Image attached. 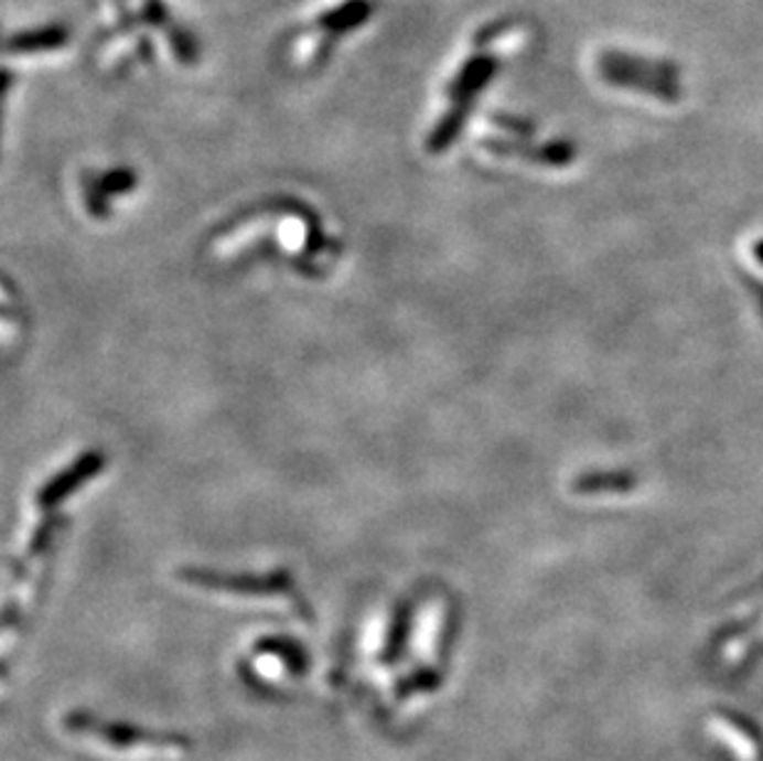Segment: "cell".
<instances>
[{
	"instance_id": "6da1fadb",
	"label": "cell",
	"mask_w": 763,
	"mask_h": 761,
	"mask_svg": "<svg viewBox=\"0 0 763 761\" xmlns=\"http://www.w3.org/2000/svg\"><path fill=\"white\" fill-rule=\"evenodd\" d=\"M62 729L89 752L117 761H181L191 752V742L183 735L107 722L87 712H67Z\"/></svg>"
},
{
	"instance_id": "7a4b0ae2",
	"label": "cell",
	"mask_w": 763,
	"mask_h": 761,
	"mask_svg": "<svg viewBox=\"0 0 763 761\" xmlns=\"http://www.w3.org/2000/svg\"><path fill=\"white\" fill-rule=\"evenodd\" d=\"M183 581L201 586L208 591L237 593V596H284L292 593V583L284 574L272 576H223L211 571H183Z\"/></svg>"
},
{
	"instance_id": "3957f363",
	"label": "cell",
	"mask_w": 763,
	"mask_h": 761,
	"mask_svg": "<svg viewBox=\"0 0 763 761\" xmlns=\"http://www.w3.org/2000/svg\"><path fill=\"white\" fill-rule=\"evenodd\" d=\"M497 69H499V60L494 55H487V53L470 55L448 87V97L452 105H472L480 92L490 85V79L497 75Z\"/></svg>"
},
{
	"instance_id": "277c9868",
	"label": "cell",
	"mask_w": 763,
	"mask_h": 761,
	"mask_svg": "<svg viewBox=\"0 0 763 761\" xmlns=\"http://www.w3.org/2000/svg\"><path fill=\"white\" fill-rule=\"evenodd\" d=\"M601 75L605 82H611V85H615V87L637 89V92H645V95H655V97H663L669 101L679 97L677 79L645 75V72H635V69H627L623 65L605 63V60H601Z\"/></svg>"
},
{
	"instance_id": "5b68a950",
	"label": "cell",
	"mask_w": 763,
	"mask_h": 761,
	"mask_svg": "<svg viewBox=\"0 0 763 761\" xmlns=\"http://www.w3.org/2000/svg\"><path fill=\"white\" fill-rule=\"evenodd\" d=\"M69 43L67 25H43L33 30H20L6 40L8 55H37V53H55Z\"/></svg>"
},
{
	"instance_id": "8992f818",
	"label": "cell",
	"mask_w": 763,
	"mask_h": 761,
	"mask_svg": "<svg viewBox=\"0 0 763 761\" xmlns=\"http://www.w3.org/2000/svg\"><path fill=\"white\" fill-rule=\"evenodd\" d=\"M374 15V3L370 0H344L316 18V28L329 37H342L352 30L361 28Z\"/></svg>"
},
{
	"instance_id": "52a82bcc",
	"label": "cell",
	"mask_w": 763,
	"mask_h": 761,
	"mask_svg": "<svg viewBox=\"0 0 763 761\" xmlns=\"http://www.w3.org/2000/svg\"><path fill=\"white\" fill-rule=\"evenodd\" d=\"M719 722L727 727L731 742L746 754L744 757L746 761H763V739L754 725L746 722L744 717L734 712H721Z\"/></svg>"
},
{
	"instance_id": "ba28073f",
	"label": "cell",
	"mask_w": 763,
	"mask_h": 761,
	"mask_svg": "<svg viewBox=\"0 0 763 761\" xmlns=\"http://www.w3.org/2000/svg\"><path fill=\"white\" fill-rule=\"evenodd\" d=\"M470 107L472 105H452L445 115L440 117L436 129L430 131V137L426 141V149L430 153H442L452 147V141H455L462 133V129H465Z\"/></svg>"
},
{
	"instance_id": "9c48e42d",
	"label": "cell",
	"mask_w": 763,
	"mask_h": 761,
	"mask_svg": "<svg viewBox=\"0 0 763 761\" xmlns=\"http://www.w3.org/2000/svg\"><path fill=\"white\" fill-rule=\"evenodd\" d=\"M601 60L613 65H623L635 72H645V75L665 77V79H677L679 75V67H675V63H667V60H649V57L627 55V53H603Z\"/></svg>"
},
{
	"instance_id": "30bf717a",
	"label": "cell",
	"mask_w": 763,
	"mask_h": 761,
	"mask_svg": "<svg viewBox=\"0 0 763 761\" xmlns=\"http://www.w3.org/2000/svg\"><path fill=\"white\" fill-rule=\"evenodd\" d=\"M169 37L171 53L176 55L183 65H195L201 60V47L195 43V37L185 30L181 23H171L166 30H163Z\"/></svg>"
},
{
	"instance_id": "8fae6325",
	"label": "cell",
	"mask_w": 763,
	"mask_h": 761,
	"mask_svg": "<svg viewBox=\"0 0 763 761\" xmlns=\"http://www.w3.org/2000/svg\"><path fill=\"white\" fill-rule=\"evenodd\" d=\"M97 468H101V462H97V458H92L89 462H79V465L77 468H72L69 470V475L67 478H62V480H57V482H53V485H50L45 492H43V500H45V505H50V502H55V500H60L62 495H65V492L67 490H72V487H75L77 485V482H82V478H87V475H92V472H95Z\"/></svg>"
},
{
	"instance_id": "7c38bea8",
	"label": "cell",
	"mask_w": 763,
	"mask_h": 761,
	"mask_svg": "<svg viewBox=\"0 0 763 761\" xmlns=\"http://www.w3.org/2000/svg\"><path fill=\"white\" fill-rule=\"evenodd\" d=\"M141 20L157 30H166L173 18L163 0H141Z\"/></svg>"
},
{
	"instance_id": "4fadbf2b",
	"label": "cell",
	"mask_w": 763,
	"mask_h": 761,
	"mask_svg": "<svg viewBox=\"0 0 763 761\" xmlns=\"http://www.w3.org/2000/svg\"><path fill=\"white\" fill-rule=\"evenodd\" d=\"M133 186V173L129 169H117V171H109L101 176L97 183H95V189L99 191V195H105V193H123V191H129Z\"/></svg>"
},
{
	"instance_id": "5bb4252c",
	"label": "cell",
	"mask_w": 763,
	"mask_h": 761,
	"mask_svg": "<svg viewBox=\"0 0 763 761\" xmlns=\"http://www.w3.org/2000/svg\"><path fill=\"white\" fill-rule=\"evenodd\" d=\"M514 28V20L512 18H499V20H492V23L487 25H482L477 33H474L472 37V43L477 45V47H487L492 45L494 40L502 37L504 33H509V30Z\"/></svg>"
},
{
	"instance_id": "9a60e30c",
	"label": "cell",
	"mask_w": 763,
	"mask_h": 761,
	"mask_svg": "<svg viewBox=\"0 0 763 761\" xmlns=\"http://www.w3.org/2000/svg\"><path fill=\"white\" fill-rule=\"evenodd\" d=\"M492 121H494V125H497V127H502V129H509V131H514V133H522V137H524V133H531V131H534V125H529L527 119H519V117L497 115V117H492Z\"/></svg>"
},
{
	"instance_id": "2e32d148",
	"label": "cell",
	"mask_w": 763,
	"mask_h": 761,
	"mask_svg": "<svg viewBox=\"0 0 763 761\" xmlns=\"http://www.w3.org/2000/svg\"><path fill=\"white\" fill-rule=\"evenodd\" d=\"M10 85H13V72L6 69V72H3V89L8 92V89H10Z\"/></svg>"
}]
</instances>
